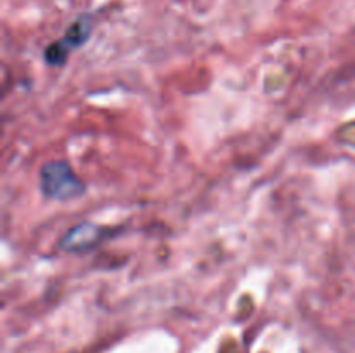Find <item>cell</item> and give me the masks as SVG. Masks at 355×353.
I'll return each mask as SVG.
<instances>
[{
	"label": "cell",
	"mask_w": 355,
	"mask_h": 353,
	"mask_svg": "<svg viewBox=\"0 0 355 353\" xmlns=\"http://www.w3.org/2000/svg\"><path fill=\"white\" fill-rule=\"evenodd\" d=\"M40 190L47 199L73 201L85 194V183L66 161L45 163L40 168Z\"/></svg>",
	"instance_id": "cell-1"
},
{
	"label": "cell",
	"mask_w": 355,
	"mask_h": 353,
	"mask_svg": "<svg viewBox=\"0 0 355 353\" xmlns=\"http://www.w3.org/2000/svg\"><path fill=\"white\" fill-rule=\"evenodd\" d=\"M90 33H92V21H90V17H78V19L69 24V28L66 30L64 37L61 40L54 42V44H51L45 48V61L51 66H62L68 61L69 52L82 47L89 40Z\"/></svg>",
	"instance_id": "cell-2"
},
{
	"label": "cell",
	"mask_w": 355,
	"mask_h": 353,
	"mask_svg": "<svg viewBox=\"0 0 355 353\" xmlns=\"http://www.w3.org/2000/svg\"><path fill=\"white\" fill-rule=\"evenodd\" d=\"M111 228L103 227V225L92 224V221H82L75 227L69 228L61 239H59V249L66 253H89L96 249L97 246L103 244L107 237H111Z\"/></svg>",
	"instance_id": "cell-3"
}]
</instances>
